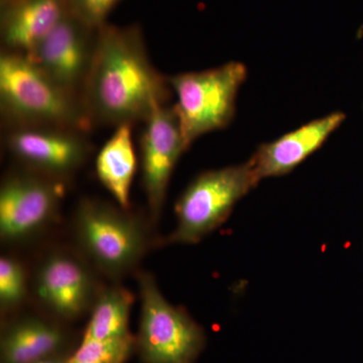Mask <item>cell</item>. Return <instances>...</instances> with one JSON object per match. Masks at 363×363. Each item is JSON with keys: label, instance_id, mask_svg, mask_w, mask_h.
I'll list each match as a JSON object with an SVG mask.
<instances>
[{"label": "cell", "instance_id": "obj_1", "mask_svg": "<svg viewBox=\"0 0 363 363\" xmlns=\"http://www.w3.org/2000/svg\"><path fill=\"white\" fill-rule=\"evenodd\" d=\"M169 78L150 62L138 26H100L80 99L93 124L118 126L145 123L168 105Z\"/></svg>", "mask_w": 363, "mask_h": 363}, {"label": "cell", "instance_id": "obj_2", "mask_svg": "<svg viewBox=\"0 0 363 363\" xmlns=\"http://www.w3.org/2000/svg\"><path fill=\"white\" fill-rule=\"evenodd\" d=\"M0 108L13 128H61L87 133L94 124L80 98L62 89L26 56L0 55Z\"/></svg>", "mask_w": 363, "mask_h": 363}, {"label": "cell", "instance_id": "obj_3", "mask_svg": "<svg viewBox=\"0 0 363 363\" xmlns=\"http://www.w3.org/2000/svg\"><path fill=\"white\" fill-rule=\"evenodd\" d=\"M259 182L250 161L203 172L179 197L176 227L164 242L199 243L228 219L238 203Z\"/></svg>", "mask_w": 363, "mask_h": 363}, {"label": "cell", "instance_id": "obj_4", "mask_svg": "<svg viewBox=\"0 0 363 363\" xmlns=\"http://www.w3.org/2000/svg\"><path fill=\"white\" fill-rule=\"evenodd\" d=\"M174 104L186 149L207 133L224 130L233 123L236 99L247 81V66L231 61L204 71L169 76Z\"/></svg>", "mask_w": 363, "mask_h": 363}, {"label": "cell", "instance_id": "obj_5", "mask_svg": "<svg viewBox=\"0 0 363 363\" xmlns=\"http://www.w3.org/2000/svg\"><path fill=\"white\" fill-rule=\"evenodd\" d=\"M74 226L86 257L112 279L133 272L149 245L147 229L140 218L128 210L97 200L79 203Z\"/></svg>", "mask_w": 363, "mask_h": 363}, {"label": "cell", "instance_id": "obj_6", "mask_svg": "<svg viewBox=\"0 0 363 363\" xmlns=\"http://www.w3.org/2000/svg\"><path fill=\"white\" fill-rule=\"evenodd\" d=\"M140 323L136 346L145 363H195L206 345L201 326L185 308L171 304L156 279L138 272Z\"/></svg>", "mask_w": 363, "mask_h": 363}, {"label": "cell", "instance_id": "obj_7", "mask_svg": "<svg viewBox=\"0 0 363 363\" xmlns=\"http://www.w3.org/2000/svg\"><path fill=\"white\" fill-rule=\"evenodd\" d=\"M63 181L26 169L11 174L0 189V236L18 242L44 230L58 216Z\"/></svg>", "mask_w": 363, "mask_h": 363}, {"label": "cell", "instance_id": "obj_8", "mask_svg": "<svg viewBox=\"0 0 363 363\" xmlns=\"http://www.w3.org/2000/svg\"><path fill=\"white\" fill-rule=\"evenodd\" d=\"M86 133L61 128H13L6 136L9 152L26 169L63 181L87 160Z\"/></svg>", "mask_w": 363, "mask_h": 363}, {"label": "cell", "instance_id": "obj_9", "mask_svg": "<svg viewBox=\"0 0 363 363\" xmlns=\"http://www.w3.org/2000/svg\"><path fill=\"white\" fill-rule=\"evenodd\" d=\"M96 33L70 13L26 57L62 89L80 98L92 63Z\"/></svg>", "mask_w": 363, "mask_h": 363}, {"label": "cell", "instance_id": "obj_10", "mask_svg": "<svg viewBox=\"0 0 363 363\" xmlns=\"http://www.w3.org/2000/svg\"><path fill=\"white\" fill-rule=\"evenodd\" d=\"M140 135L143 186L152 219L164 206L177 162L187 152L174 105H164L145 121Z\"/></svg>", "mask_w": 363, "mask_h": 363}, {"label": "cell", "instance_id": "obj_11", "mask_svg": "<svg viewBox=\"0 0 363 363\" xmlns=\"http://www.w3.org/2000/svg\"><path fill=\"white\" fill-rule=\"evenodd\" d=\"M96 284L82 259L67 252H55L40 262L35 292L43 305L63 319H75L92 309Z\"/></svg>", "mask_w": 363, "mask_h": 363}, {"label": "cell", "instance_id": "obj_12", "mask_svg": "<svg viewBox=\"0 0 363 363\" xmlns=\"http://www.w3.org/2000/svg\"><path fill=\"white\" fill-rule=\"evenodd\" d=\"M345 119L344 112L334 111L262 143L248 160L255 175L259 181L288 175L316 152Z\"/></svg>", "mask_w": 363, "mask_h": 363}, {"label": "cell", "instance_id": "obj_13", "mask_svg": "<svg viewBox=\"0 0 363 363\" xmlns=\"http://www.w3.org/2000/svg\"><path fill=\"white\" fill-rule=\"evenodd\" d=\"M69 13L67 0H13L1 9L2 50L30 54Z\"/></svg>", "mask_w": 363, "mask_h": 363}, {"label": "cell", "instance_id": "obj_14", "mask_svg": "<svg viewBox=\"0 0 363 363\" xmlns=\"http://www.w3.org/2000/svg\"><path fill=\"white\" fill-rule=\"evenodd\" d=\"M65 342L63 331L40 318L13 322L1 338L2 363H37L55 357Z\"/></svg>", "mask_w": 363, "mask_h": 363}, {"label": "cell", "instance_id": "obj_15", "mask_svg": "<svg viewBox=\"0 0 363 363\" xmlns=\"http://www.w3.org/2000/svg\"><path fill=\"white\" fill-rule=\"evenodd\" d=\"M136 157L133 143V124L116 126L113 135L96 157V173L102 185L113 196L119 207L128 210Z\"/></svg>", "mask_w": 363, "mask_h": 363}, {"label": "cell", "instance_id": "obj_16", "mask_svg": "<svg viewBox=\"0 0 363 363\" xmlns=\"http://www.w3.org/2000/svg\"><path fill=\"white\" fill-rule=\"evenodd\" d=\"M133 294L123 286L104 289L98 294L83 339L108 340L130 335L128 322Z\"/></svg>", "mask_w": 363, "mask_h": 363}, {"label": "cell", "instance_id": "obj_17", "mask_svg": "<svg viewBox=\"0 0 363 363\" xmlns=\"http://www.w3.org/2000/svg\"><path fill=\"white\" fill-rule=\"evenodd\" d=\"M135 345L136 339L131 334L108 340L83 339L77 350L65 363H125Z\"/></svg>", "mask_w": 363, "mask_h": 363}, {"label": "cell", "instance_id": "obj_18", "mask_svg": "<svg viewBox=\"0 0 363 363\" xmlns=\"http://www.w3.org/2000/svg\"><path fill=\"white\" fill-rule=\"evenodd\" d=\"M28 285L23 264L13 257L0 259V306L11 311L25 301Z\"/></svg>", "mask_w": 363, "mask_h": 363}, {"label": "cell", "instance_id": "obj_19", "mask_svg": "<svg viewBox=\"0 0 363 363\" xmlns=\"http://www.w3.org/2000/svg\"><path fill=\"white\" fill-rule=\"evenodd\" d=\"M70 13L85 23L98 30L107 23V18L121 0H67Z\"/></svg>", "mask_w": 363, "mask_h": 363}, {"label": "cell", "instance_id": "obj_20", "mask_svg": "<svg viewBox=\"0 0 363 363\" xmlns=\"http://www.w3.org/2000/svg\"><path fill=\"white\" fill-rule=\"evenodd\" d=\"M37 363H65V360L61 359L58 357V355H55V357L45 358V359L40 360Z\"/></svg>", "mask_w": 363, "mask_h": 363}, {"label": "cell", "instance_id": "obj_21", "mask_svg": "<svg viewBox=\"0 0 363 363\" xmlns=\"http://www.w3.org/2000/svg\"><path fill=\"white\" fill-rule=\"evenodd\" d=\"M11 1H13V0H0V4H1V9H4V7L9 6V4H11Z\"/></svg>", "mask_w": 363, "mask_h": 363}]
</instances>
